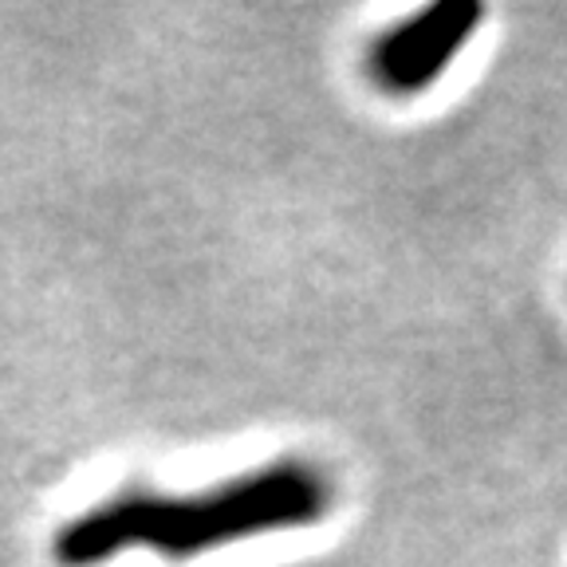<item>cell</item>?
<instances>
[{
    "mask_svg": "<svg viewBox=\"0 0 567 567\" xmlns=\"http://www.w3.org/2000/svg\"><path fill=\"white\" fill-rule=\"evenodd\" d=\"M331 505L336 481L328 470L303 457H280L205 493L169 496L131 488L106 496L55 532L52 556L60 567H99L134 548L194 559L268 532L308 528L323 520Z\"/></svg>",
    "mask_w": 567,
    "mask_h": 567,
    "instance_id": "6da1fadb",
    "label": "cell"
},
{
    "mask_svg": "<svg viewBox=\"0 0 567 567\" xmlns=\"http://www.w3.org/2000/svg\"><path fill=\"white\" fill-rule=\"evenodd\" d=\"M481 20L485 4L477 0H437L430 9L399 20L367 52L371 80L390 95H417L450 71L461 48L477 35Z\"/></svg>",
    "mask_w": 567,
    "mask_h": 567,
    "instance_id": "7a4b0ae2",
    "label": "cell"
}]
</instances>
